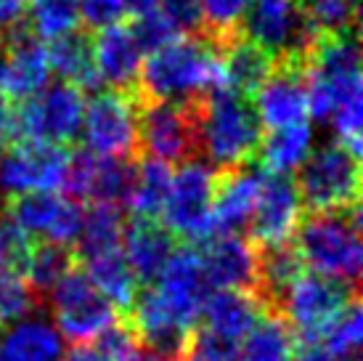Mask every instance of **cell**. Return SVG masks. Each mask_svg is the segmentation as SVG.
Segmentation results:
<instances>
[{"instance_id": "1", "label": "cell", "mask_w": 363, "mask_h": 361, "mask_svg": "<svg viewBox=\"0 0 363 361\" xmlns=\"http://www.w3.org/2000/svg\"><path fill=\"white\" fill-rule=\"evenodd\" d=\"M308 114L332 120L334 131L355 157H361V50L358 32L321 35L305 56Z\"/></svg>"}, {"instance_id": "2", "label": "cell", "mask_w": 363, "mask_h": 361, "mask_svg": "<svg viewBox=\"0 0 363 361\" xmlns=\"http://www.w3.org/2000/svg\"><path fill=\"white\" fill-rule=\"evenodd\" d=\"M223 88L220 50L204 32L178 35L167 45L143 56L135 99L189 104L199 96Z\"/></svg>"}, {"instance_id": "3", "label": "cell", "mask_w": 363, "mask_h": 361, "mask_svg": "<svg viewBox=\"0 0 363 361\" xmlns=\"http://www.w3.org/2000/svg\"><path fill=\"white\" fill-rule=\"evenodd\" d=\"M196 151L207 157L212 171H236L252 165L262 141V125L252 99L231 88H215L191 101Z\"/></svg>"}, {"instance_id": "4", "label": "cell", "mask_w": 363, "mask_h": 361, "mask_svg": "<svg viewBox=\"0 0 363 361\" xmlns=\"http://www.w3.org/2000/svg\"><path fill=\"white\" fill-rule=\"evenodd\" d=\"M292 244L308 271L358 290L363 263L358 208L347 212L308 215L300 223Z\"/></svg>"}, {"instance_id": "5", "label": "cell", "mask_w": 363, "mask_h": 361, "mask_svg": "<svg viewBox=\"0 0 363 361\" xmlns=\"http://www.w3.org/2000/svg\"><path fill=\"white\" fill-rule=\"evenodd\" d=\"M294 186L303 210H311V215L355 210L361 200V157L340 141L326 144L318 151H311Z\"/></svg>"}, {"instance_id": "6", "label": "cell", "mask_w": 363, "mask_h": 361, "mask_svg": "<svg viewBox=\"0 0 363 361\" xmlns=\"http://www.w3.org/2000/svg\"><path fill=\"white\" fill-rule=\"evenodd\" d=\"M85 93L69 82L45 85L40 93L11 107L9 139L67 146L80 136Z\"/></svg>"}, {"instance_id": "7", "label": "cell", "mask_w": 363, "mask_h": 361, "mask_svg": "<svg viewBox=\"0 0 363 361\" xmlns=\"http://www.w3.org/2000/svg\"><path fill=\"white\" fill-rule=\"evenodd\" d=\"M45 298L51 308V321L61 340H69L74 345L96 343L120 319L114 306L93 287L91 279L77 266L67 271Z\"/></svg>"}, {"instance_id": "8", "label": "cell", "mask_w": 363, "mask_h": 361, "mask_svg": "<svg viewBox=\"0 0 363 361\" xmlns=\"http://www.w3.org/2000/svg\"><path fill=\"white\" fill-rule=\"evenodd\" d=\"M355 298H358V290H350L340 281L318 276L305 269L279 298L273 313H279L292 327L300 345H318L326 327Z\"/></svg>"}, {"instance_id": "9", "label": "cell", "mask_w": 363, "mask_h": 361, "mask_svg": "<svg viewBox=\"0 0 363 361\" xmlns=\"http://www.w3.org/2000/svg\"><path fill=\"white\" fill-rule=\"evenodd\" d=\"M239 32L271 53L273 61L305 59L321 38L305 16L300 0H250Z\"/></svg>"}, {"instance_id": "10", "label": "cell", "mask_w": 363, "mask_h": 361, "mask_svg": "<svg viewBox=\"0 0 363 361\" xmlns=\"http://www.w3.org/2000/svg\"><path fill=\"white\" fill-rule=\"evenodd\" d=\"M82 141L96 157L138 160V101L128 90H99L85 101Z\"/></svg>"}, {"instance_id": "11", "label": "cell", "mask_w": 363, "mask_h": 361, "mask_svg": "<svg viewBox=\"0 0 363 361\" xmlns=\"http://www.w3.org/2000/svg\"><path fill=\"white\" fill-rule=\"evenodd\" d=\"M218 171L207 162L189 160L172 173L170 194L164 202V229L172 237L186 239L189 244H202L212 237V197H215Z\"/></svg>"}, {"instance_id": "12", "label": "cell", "mask_w": 363, "mask_h": 361, "mask_svg": "<svg viewBox=\"0 0 363 361\" xmlns=\"http://www.w3.org/2000/svg\"><path fill=\"white\" fill-rule=\"evenodd\" d=\"M3 218L24 239L59 247H72L82 229L80 205L59 191H32L11 197Z\"/></svg>"}, {"instance_id": "13", "label": "cell", "mask_w": 363, "mask_h": 361, "mask_svg": "<svg viewBox=\"0 0 363 361\" xmlns=\"http://www.w3.org/2000/svg\"><path fill=\"white\" fill-rule=\"evenodd\" d=\"M138 101V149L164 165H183L196 154L191 101Z\"/></svg>"}, {"instance_id": "14", "label": "cell", "mask_w": 363, "mask_h": 361, "mask_svg": "<svg viewBox=\"0 0 363 361\" xmlns=\"http://www.w3.org/2000/svg\"><path fill=\"white\" fill-rule=\"evenodd\" d=\"M133 183H135V160H109L80 149L69 154V168L61 189L74 202L111 205L125 210Z\"/></svg>"}, {"instance_id": "15", "label": "cell", "mask_w": 363, "mask_h": 361, "mask_svg": "<svg viewBox=\"0 0 363 361\" xmlns=\"http://www.w3.org/2000/svg\"><path fill=\"white\" fill-rule=\"evenodd\" d=\"M69 154L67 146L13 141L0 154V191H6L11 200L32 191L61 189L69 168Z\"/></svg>"}, {"instance_id": "16", "label": "cell", "mask_w": 363, "mask_h": 361, "mask_svg": "<svg viewBox=\"0 0 363 361\" xmlns=\"http://www.w3.org/2000/svg\"><path fill=\"white\" fill-rule=\"evenodd\" d=\"M303 223V202L292 176L262 171L260 194L250 221V242L255 250H271L292 244Z\"/></svg>"}, {"instance_id": "17", "label": "cell", "mask_w": 363, "mask_h": 361, "mask_svg": "<svg viewBox=\"0 0 363 361\" xmlns=\"http://www.w3.org/2000/svg\"><path fill=\"white\" fill-rule=\"evenodd\" d=\"M3 38L6 43L0 56V96L6 101H24L40 93L51 80L48 48L35 38L27 19Z\"/></svg>"}, {"instance_id": "18", "label": "cell", "mask_w": 363, "mask_h": 361, "mask_svg": "<svg viewBox=\"0 0 363 361\" xmlns=\"http://www.w3.org/2000/svg\"><path fill=\"white\" fill-rule=\"evenodd\" d=\"M255 112L260 125L279 131L308 122V82L305 59L276 61L271 77L255 93Z\"/></svg>"}, {"instance_id": "19", "label": "cell", "mask_w": 363, "mask_h": 361, "mask_svg": "<svg viewBox=\"0 0 363 361\" xmlns=\"http://www.w3.org/2000/svg\"><path fill=\"white\" fill-rule=\"evenodd\" d=\"M152 290L191 330L199 327L204 303L212 295L207 276H204L202 261H199L194 247H183V250L172 252V258L162 269L160 279L152 284Z\"/></svg>"}, {"instance_id": "20", "label": "cell", "mask_w": 363, "mask_h": 361, "mask_svg": "<svg viewBox=\"0 0 363 361\" xmlns=\"http://www.w3.org/2000/svg\"><path fill=\"white\" fill-rule=\"evenodd\" d=\"M194 250L212 292L257 290V250L242 234H212Z\"/></svg>"}, {"instance_id": "21", "label": "cell", "mask_w": 363, "mask_h": 361, "mask_svg": "<svg viewBox=\"0 0 363 361\" xmlns=\"http://www.w3.org/2000/svg\"><path fill=\"white\" fill-rule=\"evenodd\" d=\"M262 171L244 165L236 171H220L212 197V234H239L252 221Z\"/></svg>"}, {"instance_id": "22", "label": "cell", "mask_w": 363, "mask_h": 361, "mask_svg": "<svg viewBox=\"0 0 363 361\" xmlns=\"http://www.w3.org/2000/svg\"><path fill=\"white\" fill-rule=\"evenodd\" d=\"M122 252L138 287H152L175 252V237L160 221L130 218L125 223Z\"/></svg>"}, {"instance_id": "23", "label": "cell", "mask_w": 363, "mask_h": 361, "mask_svg": "<svg viewBox=\"0 0 363 361\" xmlns=\"http://www.w3.org/2000/svg\"><path fill=\"white\" fill-rule=\"evenodd\" d=\"M93 50H96V67H99V77L111 85V90H135L138 82V72H141L143 53L138 43L133 38L130 24L128 21H117L99 30L93 38Z\"/></svg>"}, {"instance_id": "24", "label": "cell", "mask_w": 363, "mask_h": 361, "mask_svg": "<svg viewBox=\"0 0 363 361\" xmlns=\"http://www.w3.org/2000/svg\"><path fill=\"white\" fill-rule=\"evenodd\" d=\"M265 313L260 298L250 290H218L212 292L199 316V327L223 340L242 343L257 319Z\"/></svg>"}, {"instance_id": "25", "label": "cell", "mask_w": 363, "mask_h": 361, "mask_svg": "<svg viewBox=\"0 0 363 361\" xmlns=\"http://www.w3.org/2000/svg\"><path fill=\"white\" fill-rule=\"evenodd\" d=\"M215 45L220 50L223 85L244 99H255V93L265 85L276 67L273 56L265 53L260 45H255L252 41H247L242 32H236L233 38L215 43Z\"/></svg>"}, {"instance_id": "26", "label": "cell", "mask_w": 363, "mask_h": 361, "mask_svg": "<svg viewBox=\"0 0 363 361\" xmlns=\"http://www.w3.org/2000/svg\"><path fill=\"white\" fill-rule=\"evenodd\" d=\"M64 353L61 335L40 308L11 324L0 338V361H61Z\"/></svg>"}, {"instance_id": "27", "label": "cell", "mask_w": 363, "mask_h": 361, "mask_svg": "<svg viewBox=\"0 0 363 361\" xmlns=\"http://www.w3.org/2000/svg\"><path fill=\"white\" fill-rule=\"evenodd\" d=\"M51 72H56L61 82H69L77 90H99L101 77L96 67V50H93V35L85 30H74L51 41L48 48Z\"/></svg>"}, {"instance_id": "28", "label": "cell", "mask_w": 363, "mask_h": 361, "mask_svg": "<svg viewBox=\"0 0 363 361\" xmlns=\"http://www.w3.org/2000/svg\"><path fill=\"white\" fill-rule=\"evenodd\" d=\"M80 263H82V274L91 279L93 287L101 292L114 308H120V311L130 308L141 287H138L130 266L125 261V252L122 250L101 252V255L85 258Z\"/></svg>"}, {"instance_id": "29", "label": "cell", "mask_w": 363, "mask_h": 361, "mask_svg": "<svg viewBox=\"0 0 363 361\" xmlns=\"http://www.w3.org/2000/svg\"><path fill=\"white\" fill-rule=\"evenodd\" d=\"M313 131L308 122L292 125V128H279V131L262 133L260 149L255 162H260V171L289 176L292 171L303 168V162L311 157Z\"/></svg>"}, {"instance_id": "30", "label": "cell", "mask_w": 363, "mask_h": 361, "mask_svg": "<svg viewBox=\"0 0 363 361\" xmlns=\"http://www.w3.org/2000/svg\"><path fill=\"white\" fill-rule=\"evenodd\" d=\"M300 340L279 313L265 311L239 343L242 361H294Z\"/></svg>"}, {"instance_id": "31", "label": "cell", "mask_w": 363, "mask_h": 361, "mask_svg": "<svg viewBox=\"0 0 363 361\" xmlns=\"http://www.w3.org/2000/svg\"><path fill=\"white\" fill-rule=\"evenodd\" d=\"M170 165L152 160V157H138L135 160V183H133L130 200H128V210L133 218H141V221L162 218L164 202L170 194Z\"/></svg>"}, {"instance_id": "32", "label": "cell", "mask_w": 363, "mask_h": 361, "mask_svg": "<svg viewBox=\"0 0 363 361\" xmlns=\"http://www.w3.org/2000/svg\"><path fill=\"white\" fill-rule=\"evenodd\" d=\"M74 266H77V261H74L72 247L32 242L19 266V274L27 279V284H30L38 298H45L53 290V284Z\"/></svg>"}, {"instance_id": "33", "label": "cell", "mask_w": 363, "mask_h": 361, "mask_svg": "<svg viewBox=\"0 0 363 361\" xmlns=\"http://www.w3.org/2000/svg\"><path fill=\"white\" fill-rule=\"evenodd\" d=\"M80 0H32L30 30L38 41H56L80 30Z\"/></svg>"}, {"instance_id": "34", "label": "cell", "mask_w": 363, "mask_h": 361, "mask_svg": "<svg viewBox=\"0 0 363 361\" xmlns=\"http://www.w3.org/2000/svg\"><path fill=\"white\" fill-rule=\"evenodd\" d=\"M361 343H363V313H361V301L355 298L326 327L318 345L329 356H334V359H358Z\"/></svg>"}, {"instance_id": "35", "label": "cell", "mask_w": 363, "mask_h": 361, "mask_svg": "<svg viewBox=\"0 0 363 361\" xmlns=\"http://www.w3.org/2000/svg\"><path fill=\"white\" fill-rule=\"evenodd\" d=\"M305 16L318 35H353L358 32L361 0H300Z\"/></svg>"}, {"instance_id": "36", "label": "cell", "mask_w": 363, "mask_h": 361, "mask_svg": "<svg viewBox=\"0 0 363 361\" xmlns=\"http://www.w3.org/2000/svg\"><path fill=\"white\" fill-rule=\"evenodd\" d=\"M38 308H40V298L32 292L19 271H3L0 274V330H9L11 324L21 321Z\"/></svg>"}, {"instance_id": "37", "label": "cell", "mask_w": 363, "mask_h": 361, "mask_svg": "<svg viewBox=\"0 0 363 361\" xmlns=\"http://www.w3.org/2000/svg\"><path fill=\"white\" fill-rule=\"evenodd\" d=\"M202 3V32L215 43L233 38L242 30L244 11L250 0H199Z\"/></svg>"}, {"instance_id": "38", "label": "cell", "mask_w": 363, "mask_h": 361, "mask_svg": "<svg viewBox=\"0 0 363 361\" xmlns=\"http://www.w3.org/2000/svg\"><path fill=\"white\" fill-rule=\"evenodd\" d=\"M181 361H242V351H239V343L223 340L204 327H196Z\"/></svg>"}, {"instance_id": "39", "label": "cell", "mask_w": 363, "mask_h": 361, "mask_svg": "<svg viewBox=\"0 0 363 361\" xmlns=\"http://www.w3.org/2000/svg\"><path fill=\"white\" fill-rule=\"evenodd\" d=\"M128 24H130L133 38H135L143 56H149L154 50H160L162 45H167L172 38H178V30L162 16L160 9L154 11V14H146V16L128 21Z\"/></svg>"}, {"instance_id": "40", "label": "cell", "mask_w": 363, "mask_h": 361, "mask_svg": "<svg viewBox=\"0 0 363 361\" xmlns=\"http://www.w3.org/2000/svg\"><path fill=\"white\" fill-rule=\"evenodd\" d=\"M160 14L178 30V35H199L204 27L199 0H160Z\"/></svg>"}, {"instance_id": "41", "label": "cell", "mask_w": 363, "mask_h": 361, "mask_svg": "<svg viewBox=\"0 0 363 361\" xmlns=\"http://www.w3.org/2000/svg\"><path fill=\"white\" fill-rule=\"evenodd\" d=\"M80 16L91 27L104 30L109 24H117L125 16V3L122 0H80Z\"/></svg>"}, {"instance_id": "42", "label": "cell", "mask_w": 363, "mask_h": 361, "mask_svg": "<svg viewBox=\"0 0 363 361\" xmlns=\"http://www.w3.org/2000/svg\"><path fill=\"white\" fill-rule=\"evenodd\" d=\"M24 19H27V3L24 0H0V27L13 30Z\"/></svg>"}, {"instance_id": "43", "label": "cell", "mask_w": 363, "mask_h": 361, "mask_svg": "<svg viewBox=\"0 0 363 361\" xmlns=\"http://www.w3.org/2000/svg\"><path fill=\"white\" fill-rule=\"evenodd\" d=\"M61 361H111L106 353H101L96 345H74L69 353H64Z\"/></svg>"}, {"instance_id": "44", "label": "cell", "mask_w": 363, "mask_h": 361, "mask_svg": "<svg viewBox=\"0 0 363 361\" xmlns=\"http://www.w3.org/2000/svg\"><path fill=\"white\" fill-rule=\"evenodd\" d=\"M122 3H125V14H130L133 19L154 14V11L160 9V0H122Z\"/></svg>"}, {"instance_id": "45", "label": "cell", "mask_w": 363, "mask_h": 361, "mask_svg": "<svg viewBox=\"0 0 363 361\" xmlns=\"http://www.w3.org/2000/svg\"><path fill=\"white\" fill-rule=\"evenodd\" d=\"M9 125H11V104L0 96V144L9 139Z\"/></svg>"}, {"instance_id": "46", "label": "cell", "mask_w": 363, "mask_h": 361, "mask_svg": "<svg viewBox=\"0 0 363 361\" xmlns=\"http://www.w3.org/2000/svg\"><path fill=\"white\" fill-rule=\"evenodd\" d=\"M128 361H181V359H170V356H160V353H152V351H146V348H141L138 345V351L133 353Z\"/></svg>"}, {"instance_id": "47", "label": "cell", "mask_w": 363, "mask_h": 361, "mask_svg": "<svg viewBox=\"0 0 363 361\" xmlns=\"http://www.w3.org/2000/svg\"><path fill=\"white\" fill-rule=\"evenodd\" d=\"M3 43H6V38H3V32H0V50H3Z\"/></svg>"}, {"instance_id": "48", "label": "cell", "mask_w": 363, "mask_h": 361, "mask_svg": "<svg viewBox=\"0 0 363 361\" xmlns=\"http://www.w3.org/2000/svg\"><path fill=\"white\" fill-rule=\"evenodd\" d=\"M337 361H358V359H337Z\"/></svg>"}]
</instances>
